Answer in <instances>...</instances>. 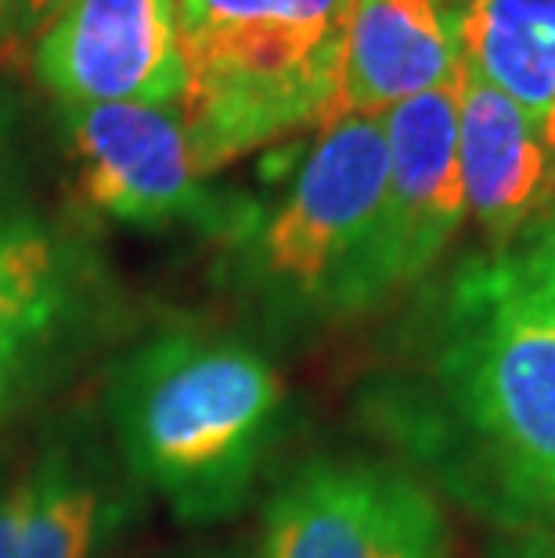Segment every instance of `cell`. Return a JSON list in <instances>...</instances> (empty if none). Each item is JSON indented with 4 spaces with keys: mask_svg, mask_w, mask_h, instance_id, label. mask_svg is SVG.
I'll list each match as a JSON object with an SVG mask.
<instances>
[{
    "mask_svg": "<svg viewBox=\"0 0 555 558\" xmlns=\"http://www.w3.org/2000/svg\"><path fill=\"white\" fill-rule=\"evenodd\" d=\"M458 65L541 123L555 101V0H458Z\"/></svg>",
    "mask_w": 555,
    "mask_h": 558,
    "instance_id": "13",
    "label": "cell"
},
{
    "mask_svg": "<svg viewBox=\"0 0 555 558\" xmlns=\"http://www.w3.org/2000/svg\"><path fill=\"white\" fill-rule=\"evenodd\" d=\"M105 429L145 494L181 522H220L250 494L286 386L264 353L209 325H162L112 361Z\"/></svg>",
    "mask_w": 555,
    "mask_h": 558,
    "instance_id": "1",
    "label": "cell"
},
{
    "mask_svg": "<svg viewBox=\"0 0 555 558\" xmlns=\"http://www.w3.org/2000/svg\"><path fill=\"white\" fill-rule=\"evenodd\" d=\"M33 73L62 109L177 105L184 62L173 0H65L37 33Z\"/></svg>",
    "mask_w": 555,
    "mask_h": 558,
    "instance_id": "10",
    "label": "cell"
},
{
    "mask_svg": "<svg viewBox=\"0 0 555 558\" xmlns=\"http://www.w3.org/2000/svg\"><path fill=\"white\" fill-rule=\"evenodd\" d=\"M62 4L65 0H19V37L22 33H40L44 22Z\"/></svg>",
    "mask_w": 555,
    "mask_h": 558,
    "instance_id": "17",
    "label": "cell"
},
{
    "mask_svg": "<svg viewBox=\"0 0 555 558\" xmlns=\"http://www.w3.org/2000/svg\"><path fill=\"white\" fill-rule=\"evenodd\" d=\"M141 501L112 436L80 411L0 490V558H101Z\"/></svg>",
    "mask_w": 555,
    "mask_h": 558,
    "instance_id": "9",
    "label": "cell"
},
{
    "mask_svg": "<svg viewBox=\"0 0 555 558\" xmlns=\"http://www.w3.org/2000/svg\"><path fill=\"white\" fill-rule=\"evenodd\" d=\"M491 558H555L552 522H519L491 544Z\"/></svg>",
    "mask_w": 555,
    "mask_h": 558,
    "instance_id": "15",
    "label": "cell"
},
{
    "mask_svg": "<svg viewBox=\"0 0 555 558\" xmlns=\"http://www.w3.org/2000/svg\"><path fill=\"white\" fill-rule=\"evenodd\" d=\"M436 386L512 526H555V300L509 248L469 259L447 289Z\"/></svg>",
    "mask_w": 555,
    "mask_h": 558,
    "instance_id": "2",
    "label": "cell"
},
{
    "mask_svg": "<svg viewBox=\"0 0 555 558\" xmlns=\"http://www.w3.org/2000/svg\"><path fill=\"white\" fill-rule=\"evenodd\" d=\"M116 300L73 239L26 220L0 234V418L109 336Z\"/></svg>",
    "mask_w": 555,
    "mask_h": 558,
    "instance_id": "7",
    "label": "cell"
},
{
    "mask_svg": "<svg viewBox=\"0 0 555 558\" xmlns=\"http://www.w3.org/2000/svg\"><path fill=\"white\" fill-rule=\"evenodd\" d=\"M358 0H173L181 116L209 173L333 116Z\"/></svg>",
    "mask_w": 555,
    "mask_h": 558,
    "instance_id": "3",
    "label": "cell"
},
{
    "mask_svg": "<svg viewBox=\"0 0 555 558\" xmlns=\"http://www.w3.org/2000/svg\"><path fill=\"white\" fill-rule=\"evenodd\" d=\"M509 253L523 264V270L534 278L555 300V195L541 206L523 231L516 234Z\"/></svg>",
    "mask_w": 555,
    "mask_h": 558,
    "instance_id": "14",
    "label": "cell"
},
{
    "mask_svg": "<svg viewBox=\"0 0 555 558\" xmlns=\"http://www.w3.org/2000/svg\"><path fill=\"white\" fill-rule=\"evenodd\" d=\"M159 558H245L234 548H198V551H173V555H159Z\"/></svg>",
    "mask_w": 555,
    "mask_h": 558,
    "instance_id": "20",
    "label": "cell"
},
{
    "mask_svg": "<svg viewBox=\"0 0 555 558\" xmlns=\"http://www.w3.org/2000/svg\"><path fill=\"white\" fill-rule=\"evenodd\" d=\"M455 76L458 54L444 0H358L342 37L328 123L347 116L383 120L389 109Z\"/></svg>",
    "mask_w": 555,
    "mask_h": 558,
    "instance_id": "11",
    "label": "cell"
},
{
    "mask_svg": "<svg viewBox=\"0 0 555 558\" xmlns=\"http://www.w3.org/2000/svg\"><path fill=\"white\" fill-rule=\"evenodd\" d=\"M260 558H451V530L411 472L314 458L270 501Z\"/></svg>",
    "mask_w": 555,
    "mask_h": 558,
    "instance_id": "6",
    "label": "cell"
},
{
    "mask_svg": "<svg viewBox=\"0 0 555 558\" xmlns=\"http://www.w3.org/2000/svg\"><path fill=\"white\" fill-rule=\"evenodd\" d=\"M538 137H541V148H545V156H548V198H552L555 195V101L545 112V120L538 123Z\"/></svg>",
    "mask_w": 555,
    "mask_h": 558,
    "instance_id": "18",
    "label": "cell"
},
{
    "mask_svg": "<svg viewBox=\"0 0 555 558\" xmlns=\"http://www.w3.org/2000/svg\"><path fill=\"white\" fill-rule=\"evenodd\" d=\"M458 170L466 213L494 253L509 248L548 202V156L538 123L466 69L458 83Z\"/></svg>",
    "mask_w": 555,
    "mask_h": 558,
    "instance_id": "12",
    "label": "cell"
},
{
    "mask_svg": "<svg viewBox=\"0 0 555 558\" xmlns=\"http://www.w3.org/2000/svg\"><path fill=\"white\" fill-rule=\"evenodd\" d=\"M15 195H19L15 181L8 177V156H4V148H0V234L29 220V217H22V213H19V198Z\"/></svg>",
    "mask_w": 555,
    "mask_h": 558,
    "instance_id": "16",
    "label": "cell"
},
{
    "mask_svg": "<svg viewBox=\"0 0 555 558\" xmlns=\"http://www.w3.org/2000/svg\"><path fill=\"white\" fill-rule=\"evenodd\" d=\"M386 187L372 116L322 126L286 198L245 234V281L281 314H364V270Z\"/></svg>",
    "mask_w": 555,
    "mask_h": 558,
    "instance_id": "4",
    "label": "cell"
},
{
    "mask_svg": "<svg viewBox=\"0 0 555 558\" xmlns=\"http://www.w3.org/2000/svg\"><path fill=\"white\" fill-rule=\"evenodd\" d=\"M19 37V0H0V40Z\"/></svg>",
    "mask_w": 555,
    "mask_h": 558,
    "instance_id": "19",
    "label": "cell"
},
{
    "mask_svg": "<svg viewBox=\"0 0 555 558\" xmlns=\"http://www.w3.org/2000/svg\"><path fill=\"white\" fill-rule=\"evenodd\" d=\"M80 192L101 217L141 231L195 228L242 242L260 209L224 195L188 134L181 105H87L62 109Z\"/></svg>",
    "mask_w": 555,
    "mask_h": 558,
    "instance_id": "5",
    "label": "cell"
},
{
    "mask_svg": "<svg viewBox=\"0 0 555 558\" xmlns=\"http://www.w3.org/2000/svg\"><path fill=\"white\" fill-rule=\"evenodd\" d=\"M458 76L383 116L386 187L364 270V311L422 281L466 223L458 170Z\"/></svg>",
    "mask_w": 555,
    "mask_h": 558,
    "instance_id": "8",
    "label": "cell"
},
{
    "mask_svg": "<svg viewBox=\"0 0 555 558\" xmlns=\"http://www.w3.org/2000/svg\"><path fill=\"white\" fill-rule=\"evenodd\" d=\"M444 4H447V8H451V4H458V0H444Z\"/></svg>",
    "mask_w": 555,
    "mask_h": 558,
    "instance_id": "21",
    "label": "cell"
}]
</instances>
